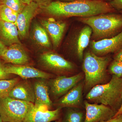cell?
Here are the masks:
<instances>
[{
    "instance_id": "obj_1",
    "label": "cell",
    "mask_w": 122,
    "mask_h": 122,
    "mask_svg": "<svg viewBox=\"0 0 122 122\" xmlns=\"http://www.w3.org/2000/svg\"><path fill=\"white\" fill-rule=\"evenodd\" d=\"M41 10L49 17L59 20L74 17H89L116 11L109 2L103 0H86L70 2L53 1Z\"/></svg>"
},
{
    "instance_id": "obj_2",
    "label": "cell",
    "mask_w": 122,
    "mask_h": 122,
    "mask_svg": "<svg viewBox=\"0 0 122 122\" xmlns=\"http://www.w3.org/2000/svg\"><path fill=\"white\" fill-rule=\"evenodd\" d=\"M77 20L91 28V38L93 41L113 37L122 31V14L120 13L102 14L89 17H78Z\"/></svg>"
},
{
    "instance_id": "obj_3",
    "label": "cell",
    "mask_w": 122,
    "mask_h": 122,
    "mask_svg": "<svg viewBox=\"0 0 122 122\" xmlns=\"http://www.w3.org/2000/svg\"><path fill=\"white\" fill-rule=\"evenodd\" d=\"M86 98L95 103L110 107L117 112L122 103V78L112 75L108 83L92 87Z\"/></svg>"
},
{
    "instance_id": "obj_4",
    "label": "cell",
    "mask_w": 122,
    "mask_h": 122,
    "mask_svg": "<svg viewBox=\"0 0 122 122\" xmlns=\"http://www.w3.org/2000/svg\"><path fill=\"white\" fill-rule=\"evenodd\" d=\"M82 69L85 73V85L87 88L99 85L105 80L107 66L110 61L109 57L98 56L90 51L83 56Z\"/></svg>"
},
{
    "instance_id": "obj_5",
    "label": "cell",
    "mask_w": 122,
    "mask_h": 122,
    "mask_svg": "<svg viewBox=\"0 0 122 122\" xmlns=\"http://www.w3.org/2000/svg\"><path fill=\"white\" fill-rule=\"evenodd\" d=\"M34 106L9 97L0 98V115L4 122H23Z\"/></svg>"
},
{
    "instance_id": "obj_6",
    "label": "cell",
    "mask_w": 122,
    "mask_h": 122,
    "mask_svg": "<svg viewBox=\"0 0 122 122\" xmlns=\"http://www.w3.org/2000/svg\"><path fill=\"white\" fill-rule=\"evenodd\" d=\"M92 30L89 26H85L74 30L66 40V46L75 53L80 60H82L85 49L89 45Z\"/></svg>"
},
{
    "instance_id": "obj_7",
    "label": "cell",
    "mask_w": 122,
    "mask_h": 122,
    "mask_svg": "<svg viewBox=\"0 0 122 122\" xmlns=\"http://www.w3.org/2000/svg\"><path fill=\"white\" fill-rule=\"evenodd\" d=\"M38 62L44 69L56 73L70 72L75 68L73 63L52 51L41 53Z\"/></svg>"
},
{
    "instance_id": "obj_8",
    "label": "cell",
    "mask_w": 122,
    "mask_h": 122,
    "mask_svg": "<svg viewBox=\"0 0 122 122\" xmlns=\"http://www.w3.org/2000/svg\"><path fill=\"white\" fill-rule=\"evenodd\" d=\"M28 37L32 45L41 53L53 49L51 40L40 21L33 19L30 25Z\"/></svg>"
},
{
    "instance_id": "obj_9",
    "label": "cell",
    "mask_w": 122,
    "mask_h": 122,
    "mask_svg": "<svg viewBox=\"0 0 122 122\" xmlns=\"http://www.w3.org/2000/svg\"><path fill=\"white\" fill-rule=\"evenodd\" d=\"M41 10V8L36 3L31 1L18 14L16 25L20 39L23 40L28 38L32 21Z\"/></svg>"
},
{
    "instance_id": "obj_10",
    "label": "cell",
    "mask_w": 122,
    "mask_h": 122,
    "mask_svg": "<svg viewBox=\"0 0 122 122\" xmlns=\"http://www.w3.org/2000/svg\"><path fill=\"white\" fill-rule=\"evenodd\" d=\"M42 25L48 34L51 40L53 49L57 50L61 45L67 24L62 20L49 17L40 20Z\"/></svg>"
},
{
    "instance_id": "obj_11",
    "label": "cell",
    "mask_w": 122,
    "mask_h": 122,
    "mask_svg": "<svg viewBox=\"0 0 122 122\" xmlns=\"http://www.w3.org/2000/svg\"><path fill=\"white\" fill-rule=\"evenodd\" d=\"M83 77V74L80 73L70 77L60 76L51 79L48 83L51 93L55 97L65 94Z\"/></svg>"
},
{
    "instance_id": "obj_12",
    "label": "cell",
    "mask_w": 122,
    "mask_h": 122,
    "mask_svg": "<svg viewBox=\"0 0 122 122\" xmlns=\"http://www.w3.org/2000/svg\"><path fill=\"white\" fill-rule=\"evenodd\" d=\"M89 44L91 52L97 56L116 53L122 48V31L110 38L98 41L92 40Z\"/></svg>"
},
{
    "instance_id": "obj_13",
    "label": "cell",
    "mask_w": 122,
    "mask_h": 122,
    "mask_svg": "<svg viewBox=\"0 0 122 122\" xmlns=\"http://www.w3.org/2000/svg\"><path fill=\"white\" fill-rule=\"evenodd\" d=\"M86 115L83 122H100L113 118L116 112L111 107L103 104H91L85 102Z\"/></svg>"
},
{
    "instance_id": "obj_14",
    "label": "cell",
    "mask_w": 122,
    "mask_h": 122,
    "mask_svg": "<svg viewBox=\"0 0 122 122\" xmlns=\"http://www.w3.org/2000/svg\"><path fill=\"white\" fill-rule=\"evenodd\" d=\"M46 79L38 78L33 85L35 95L34 106L42 111L50 110L52 106L49 95V85Z\"/></svg>"
},
{
    "instance_id": "obj_15",
    "label": "cell",
    "mask_w": 122,
    "mask_h": 122,
    "mask_svg": "<svg viewBox=\"0 0 122 122\" xmlns=\"http://www.w3.org/2000/svg\"><path fill=\"white\" fill-rule=\"evenodd\" d=\"M0 58L5 62L15 65H27L29 56L22 44H15L7 46Z\"/></svg>"
},
{
    "instance_id": "obj_16",
    "label": "cell",
    "mask_w": 122,
    "mask_h": 122,
    "mask_svg": "<svg viewBox=\"0 0 122 122\" xmlns=\"http://www.w3.org/2000/svg\"><path fill=\"white\" fill-rule=\"evenodd\" d=\"M5 70L8 73L17 75L23 79L41 78L49 79L52 75L47 72L27 65H6Z\"/></svg>"
},
{
    "instance_id": "obj_17",
    "label": "cell",
    "mask_w": 122,
    "mask_h": 122,
    "mask_svg": "<svg viewBox=\"0 0 122 122\" xmlns=\"http://www.w3.org/2000/svg\"><path fill=\"white\" fill-rule=\"evenodd\" d=\"M9 97L34 103L35 95L33 86L28 79L19 81L10 92Z\"/></svg>"
},
{
    "instance_id": "obj_18",
    "label": "cell",
    "mask_w": 122,
    "mask_h": 122,
    "mask_svg": "<svg viewBox=\"0 0 122 122\" xmlns=\"http://www.w3.org/2000/svg\"><path fill=\"white\" fill-rule=\"evenodd\" d=\"M0 41L7 46L15 44H21L15 24L0 20Z\"/></svg>"
},
{
    "instance_id": "obj_19",
    "label": "cell",
    "mask_w": 122,
    "mask_h": 122,
    "mask_svg": "<svg viewBox=\"0 0 122 122\" xmlns=\"http://www.w3.org/2000/svg\"><path fill=\"white\" fill-rule=\"evenodd\" d=\"M61 108L54 110L42 111L34 106L23 122H51L59 118Z\"/></svg>"
},
{
    "instance_id": "obj_20",
    "label": "cell",
    "mask_w": 122,
    "mask_h": 122,
    "mask_svg": "<svg viewBox=\"0 0 122 122\" xmlns=\"http://www.w3.org/2000/svg\"><path fill=\"white\" fill-rule=\"evenodd\" d=\"M82 85H76L57 102L58 108L78 107L80 106L82 98Z\"/></svg>"
},
{
    "instance_id": "obj_21",
    "label": "cell",
    "mask_w": 122,
    "mask_h": 122,
    "mask_svg": "<svg viewBox=\"0 0 122 122\" xmlns=\"http://www.w3.org/2000/svg\"><path fill=\"white\" fill-rule=\"evenodd\" d=\"M18 13L6 5L0 4V20L13 23L16 25Z\"/></svg>"
},
{
    "instance_id": "obj_22",
    "label": "cell",
    "mask_w": 122,
    "mask_h": 122,
    "mask_svg": "<svg viewBox=\"0 0 122 122\" xmlns=\"http://www.w3.org/2000/svg\"><path fill=\"white\" fill-rule=\"evenodd\" d=\"M19 81L18 78L0 80V98L9 97L10 92Z\"/></svg>"
},
{
    "instance_id": "obj_23",
    "label": "cell",
    "mask_w": 122,
    "mask_h": 122,
    "mask_svg": "<svg viewBox=\"0 0 122 122\" xmlns=\"http://www.w3.org/2000/svg\"><path fill=\"white\" fill-rule=\"evenodd\" d=\"M83 118L81 112L70 110L66 112L62 122H82Z\"/></svg>"
},
{
    "instance_id": "obj_24",
    "label": "cell",
    "mask_w": 122,
    "mask_h": 122,
    "mask_svg": "<svg viewBox=\"0 0 122 122\" xmlns=\"http://www.w3.org/2000/svg\"><path fill=\"white\" fill-rule=\"evenodd\" d=\"M1 4L20 13L26 5L21 0H2Z\"/></svg>"
},
{
    "instance_id": "obj_25",
    "label": "cell",
    "mask_w": 122,
    "mask_h": 122,
    "mask_svg": "<svg viewBox=\"0 0 122 122\" xmlns=\"http://www.w3.org/2000/svg\"><path fill=\"white\" fill-rule=\"evenodd\" d=\"M109 71L112 75L122 78V62L114 60L109 66Z\"/></svg>"
},
{
    "instance_id": "obj_26",
    "label": "cell",
    "mask_w": 122,
    "mask_h": 122,
    "mask_svg": "<svg viewBox=\"0 0 122 122\" xmlns=\"http://www.w3.org/2000/svg\"><path fill=\"white\" fill-rule=\"evenodd\" d=\"M5 62L0 58V80L9 79L11 77V74L8 73L5 70L6 65Z\"/></svg>"
},
{
    "instance_id": "obj_27",
    "label": "cell",
    "mask_w": 122,
    "mask_h": 122,
    "mask_svg": "<svg viewBox=\"0 0 122 122\" xmlns=\"http://www.w3.org/2000/svg\"><path fill=\"white\" fill-rule=\"evenodd\" d=\"M109 3L116 11H122V0H113Z\"/></svg>"
},
{
    "instance_id": "obj_28",
    "label": "cell",
    "mask_w": 122,
    "mask_h": 122,
    "mask_svg": "<svg viewBox=\"0 0 122 122\" xmlns=\"http://www.w3.org/2000/svg\"><path fill=\"white\" fill-rule=\"evenodd\" d=\"M31 1L35 2L40 7L41 9L48 5L53 1V0H31Z\"/></svg>"
},
{
    "instance_id": "obj_29",
    "label": "cell",
    "mask_w": 122,
    "mask_h": 122,
    "mask_svg": "<svg viewBox=\"0 0 122 122\" xmlns=\"http://www.w3.org/2000/svg\"><path fill=\"white\" fill-rule=\"evenodd\" d=\"M100 122H122V114L109 120Z\"/></svg>"
},
{
    "instance_id": "obj_30",
    "label": "cell",
    "mask_w": 122,
    "mask_h": 122,
    "mask_svg": "<svg viewBox=\"0 0 122 122\" xmlns=\"http://www.w3.org/2000/svg\"><path fill=\"white\" fill-rule=\"evenodd\" d=\"M114 60L122 62V48L116 53L114 56Z\"/></svg>"
},
{
    "instance_id": "obj_31",
    "label": "cell",
    "mask_w": 122,
    "mask_h": 122,
    "mask_svg": "<svg viewBox=\"0 0 122 122\" xmlns=\"http://www.w3.org/2000/svg\"><path fill=\"white\" fill-rule=\"evenodd\" d=\"M7 46H6L4 44L0 41V57L2 53L7 48Z\"/></svg>"
},
{
    "instance_id": "obj_32",
    "label": "cell",
    "mask_w": 122,
    "mask_h": 122,
    "mask_svg": "<svg viewBox=\"0 0 122 122\" xmlns=\"http://www.w3.org/2000/svg\"><path fill=\"white\" fill-rule=\"evenodd\" d=\"M86 0H53V1H57L62 2H70L77 1Z\"/></svg>"
},
{
    "instance_id": "obj_33",
    "label": "cell",
    "mask_w": 122,
    "mask_h": 122,
    "mask_svg": "<svg viewBox=\"0 0 122 122\" xmlns=\"http://www.w3.org/2000/svg\"><path fill=\"white\" fill-rule=\"evenodd\" d=\"M122 114V105H121V106H120V108L119 109L118 111L116 112V114H115L114 117H116L117 116L121 114Z\"/></svg>"
},
{
    "instance_id": "obj_34",
    "label": "cell",
    "mask_w": 122,
    "mask_h": 122,
    "mask_svg": "<svg viewBox=\"0 0 122 122\" xmlns=\"http://www.w3.org/2000/svg\"><path fill=\"white\" fill-rule=\"evenodd\" d=\"M24 3H25V4H26V5L29 4H30V2H31V0H21Z\"/></svg>"
},
{
    "instance_id": "obj_35",
    "label": "cell",
    "mask_w": 122,
    "mask_h": 122,
    "mask_svg": "<svg viewBox=\"0 0 122 122\" xmlns=\"http://www.w3.org/2000/svg\"><path fill=\"white\" fill-rule=\"evenodd\" d=\"M103 0L105 1L106 2H111L113 0Z\"/></svg>"
},
{
    "instance_id": "obj_36",
    "label": "cell",
    "mask_w": 122,
    "mask_h": 122,
    "mask_svg": "<svg viewBox=\"0 0 122 122\" xmlns=\"http://www.w3.org/2000/svg\"><path fill=\"white\" fill-rule=\"evenodd\" d=\"M0 122H3V120H2L1 116L0 115Z\"/></svg>"
},
{
    "instance_id": "obj_37",
    "label": "cell",
    "mask_w": 122,
    "mask_h": 122,
    "mask_svg": "<svg viewBox=\"0 0 122 122\" xmlns=\"http://www.w3.org/2000/svg\"><path fill=\"white\" fill-rule=\"evenodd\" d=\"M119 13H120L122 14V11H119Z\"/></svg>"
},
{
    "instance_id": "obj_38",
    "label": "cell",
    "mask_w": 122,
    "mask_h": 122,
    "mask_svg": "<svg viewBox=\"0 0 122 122\" xmlns=\"http://www.w3.org/2000/svg\"><path fill=\"white\" fill-rule=\"evenodd\" d=\"M55 122H58V121H55Z\"/></svg>"
}]
</instances>
